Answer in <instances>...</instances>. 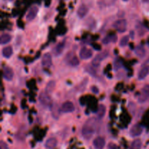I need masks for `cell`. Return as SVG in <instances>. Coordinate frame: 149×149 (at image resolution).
Returning a JSON list of instances; mask_svg holds the SVG:
<instances>
[{
    "mask_svg": "<svg viewBox=\"0 0 149 149\" xmlns=\"http://www.w3.org/2000/svg\"><path fill=\"white\" fill-rule=\"evenodd\" d=\"M39 12V8L36 6H33L29 9L27 15H26V20L27 21H31L36 17Z\"/></svg>",
    "mask_w": 149,
    "mask_h": 149,
    "instance_id": "9",
    "label": "cell"
},
{
    "mask_svg": "<svg viewBox=\"0 0 149 149\" xmlns=\"http://www.w3.org/2000/svg\"><path fill=\"white\" fill-rule=\"evenodd\" d=\"M143 130V129L142 126L137 124V125H133L130 130V135L131 137H133V138L140 136L142 134Z\"/></svg>",
    "mask_w": 149,
    "mask_h": 149,
    "instance_id": "6",
    "label": "cell"
},
{
    "mask_svg": "<svg viewBox=\"0 0 149 149\" xmlns=\"http://www.w3.org/2000/svg\"><path fill=\"white\" fill-rule=\"evenodd\" d=\"M106 112V108L104 105L100 104L98 106V109L97 111V116L99 119H102L105 116Z\"/></svg>",
    "mask_w": 149,
    "mask_h": 149,
    "instance_id": "19",
    "label": "cell"
},
{
    "mask_svg": "<svg viewBox=\"0 0 149 149\" xmlns=\"http://www.w3.org/2000/svg\"><path fill=\"white\" fill-rule=\"evenodd\" d=\"M92 119L88 120L81 130V135L85 140H90L95 133V127Z\"/></svg>",
    "mask_w": 149,
    "mask_h": 149,
    "instance_id": "1",
    "label": "cell"
},
{
    "mask_svg": "<svg viewBox=\"0 0 149 149\" xmlns=\"http://www.w3.org/2000/svg\"><path fill=\"white\" fill-rule=\"evenodd\" d=\"M0 149H9L8 146L3 141H0Z\"/></svg>",
    "mask_w": 149,
    "mask_h": 149,
    "instance_id": "30",
    "label": "cell"
},
{
    "mask_svg": "<svg viewBox=\"0 0 149 149\" xmlns=\"http://www.w3.org/2000/svg\"><path fill=\"white\" fill-rule=\"evenodd\" d=\"M55 86H56V82L54 80H50L49 81H48L46 87H45V92L47 93L48 94L52 93L54 90L55 88Z\"/></svg>",
    "mask_w": 149,
    "mask_h": 149,
    "instance_id": "20",
    "label": "cell"
},
{
    "mask_svg": "<svg viewBox=\"0 0 149 149\" xmlns=\"http://www.w3.org/2000/svg\"><path fill=\"white\" fill-rule=\"evenodd\" d=\"M10 1H13V0H10Z\"/></svg>",
    "mask_w": 149,
    "mask_h": 149,
    "instance_id": "37",
    "label": "cell"
},
{
    "mask_svg": "<svg viewBox=\"0 0 149 149\" xmlns=\"http://www.w3.org/2000/svg\"><path fill=\"white\" fill-rule=\"evenodd\" d=\"M127 26V23L125 19H120V20H116L113 24V27L120 33H124L126 31Z\"/></svg>",
    "mask_w": 149,
    "mask_h": 149,
    "instance_id": "4",
    "label": "cell"
},
{
    "mask_svg": "<svg viewBox=\"0 0 149 149\" xmlns=\"http://www.w3.org/2000/svg\"><path fill=\"white\" fill-rule=\"evenodd\" d=\"M149 99V84H146L141 90V93L138 97L139 103H144Z\"/></svg>",
    "mask_w": 149,
    "mask_h": 149,
    "instance_id": "5",
    "label": "cell"
},
{
    "mask_svg": "<svg viewBox=\"0 0 149 149\" xmlns=\"http://www.w3.org/2000/svg\"><path fill=\"white\" fill-rule=\"evenodd\" d=\"M141 148H142V142L140 139H136L132 141L130 149H141Z\"/></svg>",
    "mask_w": 149,
    "mask_h": 149,
    "instance_id": "25",
    "label": "cell"
},
{
    "mask_svg": "<svg viewBox=\"0 0 149 149\" xmlns=\"http://www.w3.org/2000/svg\"><path fill=\"white\" fill-rule=\"evenodd\" d=\"M52 55L49 52H47L43 55L42 58V65L44 67H50L52 65Z\"/></svg>",
    "mask_w": 149,
    "mask_h": 149,
    "instance_id": "11",
    "label": "cell"
},
{
    "mask_svg": "<svg viewBox=\"0 0 149 149\" xmlns=\"http://www.w3.org/2000/svg\"><path fill=\"white\" fill-rule=\"evenodd\" d=\"M75 110V106L74 103L71 101H66L63 103L61 106V111L63 113H71Z\"/></svg>",
    "mask_w": 149,
    "mask_h": 149,
    "instance_id": "7",
    "label": "cell"
},
{
    "mask_svg": "<svg viewBox=\"0 0 149 149\" xmlns=\"http://www.w3.org/2000/svg\"><path fill=\"white\" fill-rule=\"evenodd\" d=\"M85 71L90 74L92 77H95L97 76V72H96V70L95 67H93V65H87L85 66Z\"/></svg>",
    "mask_w": 149,
    "mask_h": 149,
    "instance_id": "26",
    "label": "cell"
},
{
    "mask_svg": "<svg viewBox=\"0 0 149 149\" xmlns=\"http://www.w3.org/2000/svg\"><path fill=\"white\" fill-rule=\"evenodd\" d=\"M65 41H62V42H59L58 45H56V47H55V49H54V52H55V55L58 56V55H60L63 51L64 48H65Z\"/></svg>",
    "mask_w": 149,
    "mask_h": 149,
    "instance_id": "16",
    "label": "cell"
},
{
    "mask_svg": "<svg viewBox=\"0 0 149 149\" xmlns=\"http://www.w3.org/2000/svg\"><path fill=\"white\" fill-rule=\"evenodd\" d=\"M135 53L139 58H143L146 55V49L142 45H138L135 49Z\"/></svg>",
    "mask_w": 149,
    "mask_h": 149,
    "instance_id": "17",
    "label": "cell"
},
{
    "mask_svg": "<svg viewBox=\"0 0 149 149\" xmlns=\"http://www.w3.org/2000/svg\"><path fill=\"white\" fill-rule=\"evenodd\" d=\"M13 48H12V47L7 46L3 48L2 55L4 56V58H10L11 55H13Z\"/></svg>",
    "mask_w": 149,
    "mask_h": 149,
    "instance_id": "22",
    "label": "cell"
},
{
    "mask_svg": "<svg viewBox=\"0 0 149 149\" xmlns=\"http://www.w3.org/2000/svg\"><path fill=\"white\" fill-rule=\"evenodd\" d=\"M91 91L95 94H97L99 93V89L97 88L96 86H92L91 87Z\"/></svg>",
    "mask_w": 149,
    "mask_h": 149,
    "instance_id": "31",
    "label": "cell"
},
{
    "mask_svg": "<svg viewBox=\"0 0 149 149\" xmlns=\"http://www.w3.org/2000/svg\"><path fill=\"white\" fill-rule=\"evenodd\" d=\"M112 1H115V0H112Z\"/></svg>",
    "mask_w": 149,
    "mask_h": 149,
    "instance_id": "36",
    "label": "cell"
},
{
    "mask_svg": "<svg viewBox=\"0 0 149 149\" xmlns=\"http://www.w3.org/2000/svg\"><path fill=\"white\" fill-rule=\"evenodd\" d=\"M122 67V62L121 60L119 59H116L115 60L114 63H113V68H114L115 71H117V70L120 69Z\"/></svg>",
    "mask_w": 149,
    "mask_h": 149,
    "instance_id": "29",
    "label": "cell"
},
{
    "mask_svg": "<svg viewBox=\"0 0 149 149\" xmlns=\"http://www.w3.org/2000/svg\"><path fill=\"white\" fill-rule=\"evenodd\" d=\"M12 36L9 33H2L0 37V44L1 45H6L8 44L11 41Z\"/></svg>",
    "mask_w": 149,
    "mask_h": 149,
    "instance_id": "23",
    "label": "cell"
},
{
    "mask_svg": "<svg viewBox=\"0 0 149 149\" xmlns=\"http://www.w3.org/2000/svg\"><path fill=\"white\" fill-rule=\"evenodd\" d=\"M58 144V141L55 138H49V139L47 140L45 142V148L47 149H53L57 146Z\"/></svg>",
    "mask_w": 149,
    "mask_h": 149,
    "instance_id": "14",
    "label": "cell"
},
{
    "mask_svg": "<svg viewBox=\"0 0 149 149\" xmlns=\"http://www.w3.org/2000/svg\"><path fill=\"white\" fill-rule=\"evenodd\" d=\"M93 56V51L87 47H83L79 51V58L81 60L90 59Z\"/></svg>",
    "mask_w": 149,
    "mask_h": 149,
    "instance_id": "8",
    "label": "cell"
},
{
    "mask_svg": "<svg viewBox=\"0 0 149 149\" xmlns=\"http://www.w3.org/2000/svg\"><path fill=\"white\" fill-rule=\"evenodd\" d=\"M130 37L129 36H125L121 39L120 42H119V46L120 47H125L127 45L128 42H129Z\"/></svg>",
    "mask_w": 149,
    "mask_h": 149,
    "instance_id": "28",
    "label": "cell"
},
{
    "mask_svg": "<svg viewBox=\"0 0 149 149\" xmlns=\"http://www.w3.org/2000/svg\"><path fill=\"white\" fill-rule=\"evenodd\" d=\"M108 148L109 149H117V146H116V144L113 143H111L108 146Z\"/></svg>",
    "mask_w": 149,
    "mask_h": 149,
    "instance_id": "32",
    "label": "cell"
},
{
    "mask_svg": "<svg viewBox=\"0 0 149 149\" xmlns=\"http://www.w3.org/2000/svg\"><path fill=\"white\" fill-rule=\"evenodd\" d=\"M149 73V65H145L141 68L138 75V78L139 80H143L148 76Z\"/></svg>",
    "mask_w": 149,
    "mask_h": 149,
    "instance_id": "15",
    "label": "cell"
},
{
    "mask_svg": "<svg viewBox=\"0 0 149 149\" xmlns=\"http://www.w3.org/2000/svg\"><path fill=\"white\" fill-rule=\"evenodd\" d=\"M87 83H88V78H87V77H85V78L82 80L81 83L79 84V87L80 92H83L85 90L86 86L87 85Z\"/></svg>",
    "mask_w": 149,
    "mask_h": 149,
    "instance_id": "27",
    "label": "cell"
},
{
    "mask_svg": "<svg viewBox=\"0 0 149 149\" xmlns=\"http://www.w3.org/2000/svg\"><path fill=\"white\" fill-rule=\"evenodd\" d=\"M122 1H127L128 0H122Z\"/></svg>",
    "mask_w": 149,
    "mask_h": 149,
    "instance_id": "35",
    "label": "cell"
},
{
    "mask_svg": "<svg viewBox=\"0 0 149 149\" xmlns=\"http://www.w3.org/2000/svg\"><path fill=\"white\" fill-rule=\"evenodd\" d=\"M130 36H131V37H132V39H133V38H134V35H133V31H130Z\"/></svg>",
    "mask_w": 149,
    "mask_h": 149,
    "instance_id": "33",
    "label": "cell"
},
{
    "mask_svg": "<svg viewBox=\"0 0 149 149\" xmlns=\"http://www.w3.org/2000/svg\"><path fill=\"white\" fill-rule=\"evenodd\" d=\"M3 77L7 81H12L14 77V71L11 68L6 66L3 68Z\"/></svg>",
    "mask_w": 149,
    "mask_h": 149,
    "instance_id": "10",
    "label": "cell"
},
{
    "mask_svg": "<svg viewBox=\"0 0 149 149\" xmlns=\"http://www.w3.org/2000/svg\"><path fill=\"white\" fill-rule=\"evenodd\" d=\"M39 100L45 107H51L52 105L50 96L46 92H42L39 95Z\"/></svg>",
    "mask_w": 149,
    "mask_h": 149,
    "instance_id": "3",
    "label": "cell"
},
{
    "mask_svg": "<svg viewBox=\"0 0 149 149\" xmlns=\"http://www.w3.org/2000/svg\"><path fill=\"white\" fill-rule=\"evenodd\" d=\"M142 1L143 3H148L149 2V0H142Z\"/></svg>",
    "mask_w": 149,
    "mask_h": 149,
    "instance_id": "34",
    "label": "cell"
},
{
    "mask_svg": "<svg viewBox=\"0 0 149 149\" xmlns=\"http://www.w3.org/2000/svg\"><path fill=\"white\" fill-rule=\"evenodd\" d=\"M51 109H52V116H53L55 119H58L60 116V109L58 104H57L56 103H52V106H51Z\"/></svg>",
    "mask_w": 149,
    "mask_h": 149,
    "instance_id": "18",
    "label": "cell"
},
{
    "mask_svg": "<svg viewBox=\"0 0 149 149\" xmlns=\"http://www.w3.org/2000/svg\"><path fill=\"white\" fill-rule=\"evenodd\" d=\"M67 58H68V63L73 67H76V66H78L79 65V58H77L76 55H72L71 57H68L67 56Z\"/></svg>",
    "mask_w": 149,
    "mask_h": 149,
    "instance_id": "21",
    "label": "cell"
},
{
    "mask_svg": "<svg viewBox=\"0 0 149 149\" xmlns=\"http://www.w3.org/2000/svg\"><path fill=\"white\" fill-rule=\"evenodd\" d=\"M106 145V141L102 137H97L93 141V146L95 149H103Z\"/></svg>",
    "mask_w": 149,
    "mask_h": 149,
    "instance_id": "12",
    "label": "cell"
},
{
    "mask_svg": "<svg viewBox=\"0 0 149 149\" xmlns=\"http://www.w3.org/2000/svg\"><path fill=\"white\" fill-rule=\"evenodd\" d=\"M89 12V8L85 4H81L77 10V15L79 18H84Z\"/></svg>",
    "mask_w": 149,
    "mask_h": 149,
    "instance_id": "13",
    "label": "cell"
},
{
    "mask_svg": "<svg viewBox=\"0 0 149 149\" xmlns=\"http://www.w3.org/2000/svg\"><path fill=\"white\" fill-rule=\"evenodd\" d=\"M109 55V52L107 50L103 51V52H100L99 54H97L95 57L94 58V59L92 61V65L95 68H98L100 65V63L101 61H103V60L106 59V58H108V56Z\"/></svg>",
    "mask_w": 149,
    "mask_h": 149,
    "instance_id": "2",
    "label": "cell"
},
{
    "mask_svg": "<svg viewBox=\"0 0 149 149\" xmlns=\"http://www.w3.org/2000/svg\"><path fill=\"white\" fill-rule=\"evenodd\" d=\"M117 41V36L116 35H111V36H107L102 40V42L105 45L109 44L110 42H116Z\"/></svg>",
    "mask_w": 149,
    "mask_h": 149,
    "instance_id": "24",
    "label": "cell"
}]
</instances>
